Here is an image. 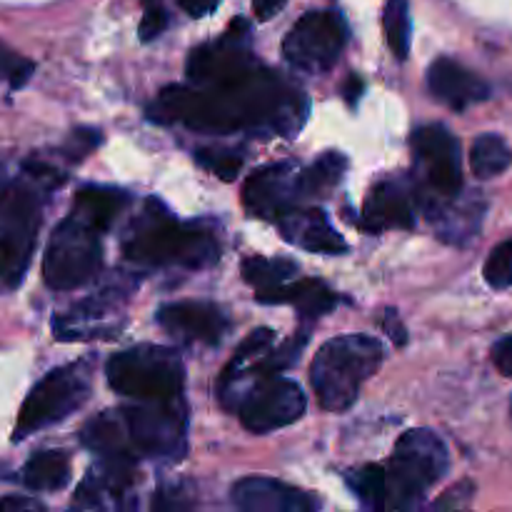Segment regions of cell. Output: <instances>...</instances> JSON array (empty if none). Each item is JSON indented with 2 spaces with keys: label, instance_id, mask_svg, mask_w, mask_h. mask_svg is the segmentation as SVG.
I'll list each match as a JSON object with an SVG mask.
<instances>
[{
  "label": "cell",
  "instance_id": "32",
  "mask_svg": "<svg viewBox=\"0 0 512 512\" xmlns=\"http://www.w3.org/2000/svg\"><path fill=\"white\" fill-rule=\"evenodd\" d=\"M195 160H198L200 168L210 170V173L218 175L220 180H235L240 168H243V155H240L238 150L200 148L195 150Z\"/></svg>",
  "mask_w": 512,
  "mask_h": 512
},
{
  "label": "cell",
  "instance_id": "19",
  "mask_svg": "<svg viewBox=\"0 0 512 512\" xmlns=\"http://www.w3.org/2000/svg\"><path fill=\"white\" fill-rule=\"evenodd\" d=\"M278 228L288 243L298 245V248L308 250V253L343 255L348 250L343 235L335 233L330 220L318 208L288 210V213L278 218Z\"/></svg>",
  "mask_w": 512,
  "mask_h": 512
},
{
  "label": "cell",
  "instance_id": "39",
  "mask_svg": "<svg viewBox=\"0 0 512 512\" xmlns=\"http://www.w3.org/2000/svg\"><path fill=\"white\" fill-rule=\"evenodd\" d=\"M493 363L498 365L500 373L512 378V335H510V338H503V340H498V343H495Z\"/></svg>",
  "mask_w": 512,
  "mask_h": 512
},
{
  "label": "cell",
  "instance_id": "42",
  "mask_svg": "<svg viewBox=\"0 0 512 512\" xmlns=\"http://www.w3.org/2000/svg\"><path fill=\"white\" fill-rule=\"evenodd\" d=\"M288 0H253V10L260 20H270Z\"/></svg>",
  "mask_w": 512,
  "mask_h": 512
},
{
  "label": "cell",
  "instance_id": "16",
  "mask_svg": "<svg viewBox=\"0 0 512 512\" xmlns=\"http://www.w3.org/2000/svg\"><path fill=\"white\" fill-rule=\"evenodd\" d=\"M133 483L135 460L105 458V455H100V463L88 470L83 483L75 490L73 505L80 510L123 508Z\"/></svg>",
  "mask_w": 512,
  "mask_h": 512
},
{
  "label": "cell",
  "instance_id": "25",
  "mask_svg": "<svg viewBox=\"0 0 512 512\" xmlns=\"http://www.w3.org/2000/svg\"><path fill=\"white\" fill-rule=\"evenodd\" d=\"M512 165V150L498 133H483L470 148V168L475 178L490 180L498 178Z\"/></svg>",
  "mask_w": 512,
  "mask_h": 512
},
{
  "label": "cell",
  "instance_id": "20",
  "mask_svg": "<svg viewBox=\"0 0 512 512\" xmlns=\"http://www.w3.org/2000/svg\"><path fill=\"white\" fill-rule=\"evenodd\" d=\"M415 225V208L410 195L393 180H383L368 193L360 215V228L383 233L390 228L410 230Z\"/></svg>",
  "mask_w": 512,
  "mask_h": 512
},
{
  "label": "cell",
  "instance_id": "1",
  "mask_svg": "<svg viewBox=\"0 0 512 512\" xmlns=\"http://www.w3.org/2000/svg\"><path fill=\"white\" fill-rule=\"evenodd\" d=\"M245 18L230 23L223 38L195 48L188 85H168L148 108L160 125H185L195 133L295 135L308 118V98L265 68L248 48Z\"/></svg>",
  "mask_w": 512,
  "mask_h": 512
},
{
  "label": "cell",
  "instance_id": "26",
  "mask_svg": "<svg viewBox=\"0 0 512 512\" xmlns=\"http://www.w3.org/2000/svg\"><path fill=\"white\" fill-rule=\"evenodd\" d=\"M243 278L245 283L253 285L255 290H270V288H278V285L288 283V280L295 278L298 273V263L288 258H255L243 260Z\"/></svg>",
  "mask_w": 512,
  "mask_h": 512
},
{
  "label": "cell",
  "instance_id": "17",
  "mask_svg": "<svg viewBox=\"0 0 512 512\" xmlns=\"http://www.w3.org/2000/svg\"><path fill=\"white\" fill-rule=\"evenodd\" d=\"M230 498L240 510L248 512H308L320 505L305 490L273 478L238 480L230 490Z\"/></svg>",
  "mask_w": 512,
  "mask_h": 512
},
{
  "label": "cell",
  "instance_id": "30",
  "mask_svg": "<svg viewBox=\"0 0 512 512\" xmlns=\"http://www.w3.org/2000/svg\"><path fill=\"white\" fill-rule=\"evenodd\" d=\"M305 345H308V333H298L295 338H290L288 343H283L280 348H275L273 353L265 355L263 360H260L258 365H255L250 373L255 375H278V373H285L288 368H293L295 363L300 360V355H303Z\"/></svg>",
  "mask_w": 512,
  "mask_h": 512
},
{
  "label": "cell",
  "instance_id": "18",
  "mask_svg": "<svg viewBox=\"0 0 512 512\" xmlns=\"http://www.w3.org/2000/svg\"><path fill=\"white\" fill-rule=\"evenodd\" d=\"M428 88L450 110H468L490 98V85L453 58H438L428 70Z\"/></svg>",
  "mask_w": 512,
  "mask_h": 512
},
{
  "label": "cell",
  "instance_id": "3",
  "mask_svg": "<svg viewBox=\"0 0 512 512\" xmlns=\"http://www.w3.org/2000/svg\"><path fill=\"white\" fill-rule=\"evenodd\" d=\"M123 258L140 268L203 270L218 263L220 248L210 230L180 223L150 198L125 233Z\"/></svg>",
  "mask_w": 512,
  "mask_h": 512
},
{
  "label": "cell",
  "instance_id": "34",
  "mask_svg": "<svg viewBox=\"0 0 512 512\" xmlns=\"http://www.w3.org/2000/svg\"><path fill=\"white\" fill-rule=\"evenodd\" d=\"M33 73V60L23 58V55L15 53L13 48H8V45L0 40V78L8 80L10 88H23Z\"/></svg>",
  "mask_w": 512,
  "mask_h": 512
},
{
  "label": "cell",
  "instance_id": "14",
  "mask_svg": "<svg viewBox=\"0 0 512 512\" xmlns=\"http://www.w3.org/2000/svg\"><path fill=\"white\" fill-rule=\"evenodd\" d=\"M303 200L300 170L293 163H273L250 175L243 185V203L258 218L278 220Z\"/></svg>",
  "mask_w": 512,
  "mask_h": 512
},
{
  "label": "cell",
  "instance_id": "33",
  "mask_svg": "<svg viewBox=\"0 0 512 512\" xmlns=\"http://www.w3.org/2000/svg\"><path fill=\"white\" fill-rule=\"evenodd\" d=\"M483 278L495 290L512 288V240L495 245L483 265Z\"/></svg>",
  "mask_w": 512,
  "mask_h": 512
},
{
  "label": "cell",
  "instance_id": "4",
  "mask_svg": "<svg viewBox=\"0 0 512 512\" xmlns=\"http://www.w3.org/2000/svg\"><path fill=\"white\" fill-rule=\"evenodd\" d=\"M385 360L380 340L370 335H340L328 340L310 365V383L320 408L345 413L358 400L360 388Z\"/></svg>",
  "mask_w": 512,
  "mask_h": 512
},
{
  "label": "cell",
  "instance_id": "31",
  "mask_svg": "<svg viewBox=\"0 0 512 512\" xmlns=\"http://www.w3.org/2000/svg\"><path fill=\"white\" fill-rule=\"evenodd\" d=\"M275 340V333L270 328H258L253 330V333L248 335V338L243 340V343L238 345V350H235L233 360L228 363V368L223 370V378H220V383H225V380L235 378V375L243 370V365L248 363V360H255L260 353H265V350H270V345H273Z\"/></svg>",
  "mask_w": 512,
  "mask_h": 512
},
{
  "label": "cell",
  "instance_id": "22",
  "mask_svg": "<svg viewBox=\"0 0 512 512\" xmlns=\"http://www.w3.org/2000/svg\"><path fill=\"white\" fill-rule=\"evenodd\" d=\"M258 303L263 305H293L300 318L315 320L330 313L338 303V295L323 283V280H298V283H283L278 288L260 290Z\"/></svg>",
  "mask_w": 512,
  "mask_h": 512
},
{
  "label": "cell",
  "instance_id": "8",
  "mask_svg": "<svg viewBox=\"0 0 512 512\" xmlns=\"http://www.w3.org/2000/svg\"><path fill=\"white\" fill-rule=\"evenodd\" d=\"M103 230L78 213L60 220L45 248L43 278L53 290H75L90 283L103 263Z\"/></svg>",
  "mask_w": 512,
  "mask_h": 512
},
{
  "label": "cell",
  "instance_id": "9",
  "mask_svg": "<svg viewBox=\"0 0 512 512\" xmlns=\"http://www.w3.org/2000/svg\"><path fill=\"white\" fill-rule=\"evenodd\" d=\"M90 378H93V370L88 363H73L50 370L25 398L18 423H15L13 440H25L28 435L50 428L75 413L90 398Z\"/></svg>",
  "mask_w": 512,
  "mask_h": 512
},
{
  "label": "cell",
  "instance_id": "38",
  "mask_svg": "<svg viewBox=\"0 0 512 512\" xmlns=\"http://www.w3.org/2000/svg\"><path fill=\"white\" fill-rule=\"evenodd\" d=\"M43 505L33 498H25V495H8V498H0V512H40Z\"/></svg>",
  "mask_w": 512,
  "mask_h": 512
},
{
  "label": "cell",
  "instance_id": "10",
  "mask_svg": "<svg viewBox=\"0 0 512 512\" xmlns=\"http://www.w3.org/2000/svg\"><path fill=\"white\" fill-rule=\"evenodd\" d=\"M348 43V25L335 10H310L290 28L283 40V55L293 68L325 73L338 63Z\"/></svg>",
  "mask_w": 512,
  "mask_h": 512
},
{
  "label": "cell",
  "instance_id": "6",
  "mask_svg": "<svg viewBox=\"0 0 512 512\" xmlns=\"http://www.w3.org/2000/svg\"><path fill=\"white\" fill-rule=\"evenodd\" d=\"M108 383L115 393L135 400L180 398L185 368L180 355L163 345H135L108 360Z\"/></svg>",
  "mask_w": 512,
  "mask_h": 512
},
{
  "label": "cell",
  "instance_id": "23",
  "mask_svg": "<svg viewBox=\"0 0 512 512\" xmlns=\"http://www.w3.org/2000/svg\"><path fill=\"white\" fill-rule=\"evenodd\" d=\"M128 205L130 195L125 190L108 188V185H85L75 193L73 213L83 215L88 223H93L95 228L105 233Z\"/></svg>",
  "mask_w": 512,
  "mask_h": 512
},
{
  "label": "cell",
  "instance_id": "29",
  "mask_svg": "<svg viewBox=\"0 0 512 512\" xmlns=\"http://www.w3.org/2000/svg\"><path fill=\"white\" fill-rule=\"evenodd\" d=\"M350 490L355 498L365 505L368 510H383L385 498H388V483H385V468L380 465H365L360 470H350L345 475Z\"/></svg>",
  "mask_w": 512,
  "mask_h": 512
},
{
  "label": "cell",
  "instance_id": "37",
  "mask_svg": "<svg viewBox=\"0 0 512 512\" xmlns=\"http://www.w3.org/2000/svg\"><path fill=\"white\" fill-rule=\"evenodd\" d=\"M473 493H475L473 485L460 483L458 488L448 490V493L435 503V508H465V505L470 503V498H473Z\"/></svg>",
  "mask_w": 512,
  "mask_h": 512
},
{
  "label": "cell",
  "instance_id": "40",
  "mask_svg": "<svg viewBox=\"0 0 512 512\" xmlns=\"http://www.w3.org/2000/svg\"><path fill=\"white\" fill-rule=\"evenodd\" d=\"M218 3L220 0H178L180 8L188 15H193V18H205V15L218 8Z\"/></svg>",
  "mask_w": 512,
  "mask_h": 512
},
{
  "label": "cell",
  "instance_id": "36",
  "mask_svg": "<svg viewBox=\"0 0 512 512\" xmlns=\"http://www.w3.org/2000/svg\"><path fill=\"white\" fill-rule=\"evenodd\" d=\"M100 143V135L98 130H90V128H80L70 135L68 145H65V155L70 160H80L83 155H88L95 145Z\"/></svg>",
  "mask_w": 512,
  "mask_h": 512
},
{
  "label": "cell",
  "instance_id": "24",
  "mask_svg": "<svg viewBox=\"0 0 512 512\" xmlns=\"http://www.w3.org/2000/svg\"><path fill=\"white\" fill-rule=\"evenodd\" d=\"M68 483L70 455L65 450H40L23 468V485L33 493H55Z\"/></svg>",
  "mask_w": 512,
  "mask_h": 512
},
{
  "label": "cell",
  "instance_id": "2",
  "mask_svg": "<svg viewBox=\"0 0 512 512\" xmlns=\"http://www.w3.org/2000/svg\"><path fill=\"white\" fill-rule=\"evenodd\" d=\"M185 433L188 413L173 398L105 410L83 425L80 440L105 458L175 460L185 453Z\"/></svg>",
  "mask_w": 512,
  "mask_h": 512
},
{
  "label": "cell",
  "instance_id": "21",
  "mask_svg": "<svg viewBox=\"0 0 512 512\" xmlns=\"http://www.w3.org/2000/svg\"><path fill=\"white\" fill-rule=\"evenodd\" d=\"M428 210L440 238L455 245H465L478 235L485 215V203L478 195L460 198L458 193L453 198H445V203H428Z\"/></svg>",
  "mask_w": 512,
  "mask_h": 512
},
{
  "label": "cell",
  "instance_id": "11",
  "mask_svg": "<svg viewBox=\"0 0 512 512\" xmlns=\"http://www.w3.org/2000/svg\"><path fill=\"white\" fill-rule=\"evenodd\" d=\"M240 423L250 433H273L288 428L305 413V393L298 383L280 375H255V383L248 393L235 398Z\"/></svg>",
  "mask_w": 512,
  "mask_h": 512
},
{
  "label": "cell",
  "instance_id": "35",
  "mask_svg": "<svg viewBox=\"0 0 512 512\" xmlns=\"http://www.w3.org/2000/svg\"><path fill=\"white\" fill-rule=\"evenodd\" d=\"M168 25V13H165L163 3H155V5H145V15L140 20V40H153L158 38L160 33L165 30Z\"/></svg>",
  "mask_w": 512,
  "mask_h": 512
},
{
  "label": "cell",
  "instance_id": "5",
  "mask_svg": "<svg viewBox=\"0 0 512 512\" xmlns=\"http://www.w3.org/2000/svg\"><path fill=\"white\" fill-rule=\"evenodd\" d=\"M450 468V455L433 430H408L395 443L390 468L385 470L388 498L385 508L413 510L425 500L428 490L443 480Z\"/></svg>",
  "mask_w": 512,
  "mask_h": 512
},
{
  "label": "cell",
  "instance_id": "44",
  "mask_svg": "<svg viewBox=\"0 0 512 512\" xmlns=\"http://www.w3.org/2000/svg\"><path fill=\"white\" fill-rule=\"evenodd\" d=\"M5 185V173H3V168H0V188H3Z\"/></svg>",
  "mask_w": 512,
  "mask_h": 512
},
{
  "label": "cell",
  "instance_id": "28",
  "mask_svg": "<svg viewBox=\"0 0 512 512\" xmlns=\"http://www.w3.org/2000/svg\"><path fill=\"white\" fill-rule=\"evenodd\" d=\"M383 30L390 50L398 60H405L410 53V38H413V23H410L408 0H388L383 13Z\"/></svg>",
  "mask_w": 512,
  "mask_h": 512
},
{
  "label": "cell",
  "instance_id": "7",
  "mask_svg": "<svg viewBox=\"0 0 512 512\" xmlns=\"http://www.w3.org/2000/svg\"><path fill=\"white\" fill-rule=\"evenodd\" d=\"M38 190L25 183L0 188V283L18 288L33 260L43 218Z\"/></svg>",
  "mask_w": 512,
  "mask_h": 512
},
{
  "label": "cell",
  "instance_id": "43",
  "mask_svg": "<svg viewBox=\"0 0 512 512\" xmlns=\"http://www.w3.org/2000/svg\"><path fill=\"white\" fill-rule=\"evenodd\" d=\"M360 93H363V80L358 78V75H350L348 83H345V98H348L350 105L358 103Z\"/></svg>",
  "mask_w": 512,
  "mask_h": 512
},
{
  "label": "cell",
  "instance_id": "41",
  "mask_svg": "<svg viewBox=\"0 0 512 512\" xmlns=\"http://www.w3.org/2000/svg\"><path fill=\"white\" fill-rule=\"evenodd\" d=\"M385 330H388V335L393 338L395 345L408 343V333H405L403 323H400V318L395 310H388V315H385Z\"/></svg>",
  "mask_w": 512,
  "mask_h": 512
},
{
  "label": "cell",
  "instance_id": "12",
  "mask_svg": "<svg viewBox=\"0 0 512 512\" xmlns=\"http://www.w3.org/2000/svg\"><path fill=\"white\" fill-rule=\"evenodd\" d=\"M413 150L425 183L443 198L463 193V153L460 140L445 125H423L413 135Z\"/></svg>",
  "mask_w": 512,
  "mask_h": 512
},
{
  "label": "cell",
  "instance_id": "15",
  "mask_svg": "<svg viewBox=\"0 0 512 512\" xmlns=\"http://www.w3.org/2000/svg\"><path fill=\"white\" fill-rule=\"evenodd\" d=\"M158 325L173 338L198 345H218L230 330V320L223 308L203 300L163 305L158 310Z\"/></svg>",
  "mask_w": 512,
  "mask_h": 512
},
{
  "label": "cell",
  "instance_id": "27",
  "mask_svg": "<svg viewBox=\"0 0 512 512\" xmlns=\"http://www.w3.org/2000/svg\"><path fill=\"white\" fill-rule=\"evenodd\" d=\"M345 168H348V160L340 153H325L310 168L300 170V190H303V198H313V195H325L335 183H340Z\"/></svg>",
  "mask_w": 512,
  "mask_h": 512
},
{
  "label": "cell",
  "instance_id": "13",
  "mask_svg": "<svg viewBox=\"0 0 512 512\" xmlns=\"http://www.w3.org/2000/svg\"><path fill=\"white\" fill-rule=\"evenodd\" d=\"M125 328V313L113 290L85 298L65 313L53 318V335L63 343H88V340H113Z\"/></svg>",
  "mask_w": 512,
  "mask_h": 512
}]
</instances>
